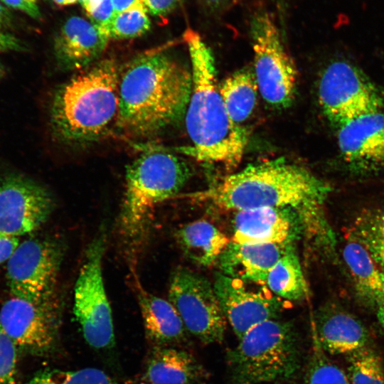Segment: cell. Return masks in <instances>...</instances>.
Instances as JSON below:
<instances>
[{"label":"cell","instance_id":"1","mask_svg":"<svg viewBox=\"0 0 384 384\" xmlns=\"http://www.w3.org/2000/svg\"><path fill=\"white\" fill-rule=\"evenodd\" d=\"M331 191V186L307 168L279 157L249 164L189 197L225 210L292 208L299 218L302 236L325 254L336 247L324 210Z\"/></svg>","mask_w":384,"mask_h":384},{"label":"cell","instance_id":"2","mask_svg":"<svg viewBox=\"0 0 384 384\" xmlns=\"http://www.w3.org/2000/svg\"><path fill=\"white\" fill-rule=\"evenodd\" d=\"M191 71L159 50L140 54L119 73L117 126L138 137L156 134L186 111Z\"/></svg>","mask_w":384,"mask_h":384},{"label":"cell","instance_id":"3","mask_svg":"<svg viewBox=\"0 0 384 384\" xmlns=\"http://www.w3.org/2000/svg\"><path fill=\"white\" fill-rule=\"evenodd\" d=\"M191 63L192 87L186 126L200 162L220 164L228 170L240 163L248 143V132L230 117L220 93L215 60L210 48L191 28L183 33Z\"/></svg>","mask_w":384,"mask_h":384},{"label":"cell","instance_id":"4","mask_svg":"<svg viewBox=\"0 0 384 384\" xmlns=\"http://www.w3.org/2000/svg\"><path fill=\"white\" fill-rule=\"evenodd\" d=\"M119 79L116 62L107 58L60 85L50 108L55 137L64 142L85 144L105 135L117 122Z\"/></svg>","mask_w":384,"mask_h":384},{"label":"cell","instance_id":"5","mask_svg":"<svg viewBox=\"0 0 384 384\" xmlns=\"http://www.w3.org/2000/svg\"><path fill=\"white\" fill-rule=\"evenodd\" d=\"M192 174L183 159L164 151L144 153L127 166L119 229L128 248L139 247L155 207L177 195Z\"/></svg>","mask_w":384,"mask_h":384},{"label":"cell","instance_id":"6","mask_svg":"<svg viewBox=\"0 0 384 384\" xmlns=\"http://www.w3.org/2000/svg\"><path fill=\"white\" fill-rule=\"evenodd\" d=\"M228 353L236 384H259L288 380L300 368L299 338L292 324L277 319L247 331Z\"/></svg>","mask_w":384,"mask_h":384},{"label":"cell","instance_id":"7","mask_svg":"<svg viewBox=\"0 0 384 384\" xmlns=\"http://www.w3.org/2000/svg\"><path fill=\"white\" fill-rule=\"evenodd\" d=\"M106 235L90 243L74 288L73 314L87 343L97 350L115 344L112 309L105 287L102 259Z\"/></svg>","mask_w":384,"mask_h":384},{"label":"cell","instance_id":"8","mask_svg":"<svg viewBox=\"0 0 384 384\" xmlns=\"http://www.w3.org/2000/svg\"><path fill=\"white\" fill-rule=\"evenodd\" d=\"M250 34L261 96L274 108L288 107L296 95L298 73L277 26L269 14H260L251 21Z\"/></svg>","mask_w":384,"mask_h":384},{"label":"cell","instance_id":"9","mask_svg":"<svg viewBox=\"0 0 384 384\" xmlns=\"http://www.w3.org/2000/svg\"><path fill=\"white\" fill-rule=\"evenodd\" d=\"M318 98L324 114L338 128L384 108V98L377 87L346 60L334 61L324 69L319 82Z\"/></svg>","mask_w":384,"mask_h":384},{"label":"cell","instance_id":"10","mask_svg":"<svg viewBox=\"0 0 384 384\" xmlns=\"http://www.w3.org/2000/svg\"><path fill=\"white\" fill-rule=\"evenodd\" d=\"M169 301L178 313L187 331L206 344L220 343L227 320L213 285L203 275L179 267L171 275Z\"/></svg>","mask_w":384,"mask_h":384},{"label":"cell","instance_id":"11","mask_svg":"<svg viewBox=\"0 0 384 384\" xmlns=\"http://www.w3.org/2000/svg\"><path fill=\"white\" fill-rule=\"evenodd\" d=\"M62 259V248L53 240L29 238L20 242L6 265L11 294L35 302L55 300Z\"/></svg>","mask_w":384,"mask_h":384},{"label":"cell","instance_id":"12","mask_svg":"<svg viewBox=\"0 0 384 384\" xmlns=\"http://www.w3.org/2000/svg\"><path fill=\"white\" fill-rule=\"evenodd\" d=\"M0 325L23 353L48 356L59 348L61 309L56 299L35 302L13 297L0 309Z\"/></svg>","mask_w":384,"mask_h":384},{"label":"cell","instance_id":"13","mask_svg":"<svg viewBox=\"0 0 384 384\" xmlns=\"http://www.w3.org/2000/svg\"><path fill=\"white\" fill-rule=\"evenodd\" d=\"M54 201L49 191L21 174L0 181V233L18 237L39 228L49 218Z\"/></svg>","mask_w":384,"mask_h":384},{"label":"cell","instance_id":"14","mask_svg":"<svg viewBox=\"0 0 384 384\" xmlns=\"http://www.w3.org/2000/svg\"><path fill=\"white\" fill-rule=\"evenodd\" d=\"M213 288L227 322L240 339L255 325L274 319L284 309L282 299L267 291L253 290L247 282L218 272Z\"/></svg>","mask_w":384,"mask_h":384},{"label":"cell","instance_id":"15","mask_svg":"<svg viewBox=\"0 0 384 384\" xmlns=\"http://www.w3.org/2000/svg\"><path fill=\"white\" fill-rule=\"evenodd\" d=\"M338 129L339 153L351 171H384V108L353 119Z\"/></svg>","mask_w":384,"mask_h":384},{"label":"cell","instance_id":"16","mask_svg":"<svg viewBox=\"0 0 384 384\" xmlns=\"http://www.w3.org/2000/svg\"><path fill=\"white\" fill-rule=\"evenodd\" d=\"M232 242L294 244L302 236L297 213L289 208L264 207L235 211Z\"/></svg>","mask_w":384,"mask_h":384},{"label":"cell","instance_id":"17","mask_svg":"<svg viewBox=\"0 0 384 384\" xmlns=\"http://www.w3.org/2000/svg\"><path fill=\"white\" fill-rule=\"evenodd\" d=\"M110 36L90 21L69 18L54 39V55L59 68L65 71L87 68L105 50Z\"/></svg>","mask_w":384,"mask_h":384},{"label":"cell","instance_id":"18","mask_svg":"<svg viewBox=\"0 0 384 384\" xmlns=\"http://www.w3.org/2000/svg\"><path fill=\"white\" fill-rule=\"evenodd\" d=\"M313 327L326 353L348 356L367 346L368 333L366 326L356 316L337 305L321 307Z\"/></svg>","mask_w":384,"mask_h":384},{"label":"cell","instance_id":"19","mask_svg":"<svg viewBox=\"0 0 384 384\" xmlns=\"http://www.w3.org/2000/svg\"><path fill=\"white\" fill-rule=\"evenodd\" d=\"M291 245L230 240L218 260L220 272L247 283L265 284L269 272Z\"/></svg>","mask_w":384,"mask_h":384},{"label":"cell","instance_id":"20","mask_svg":"<svg viewBox=\"0 0 384 384\" xmlns=\"http://www.w3.org/2000/svg\"><path fill=\"white\" fill-rule=\"evenodd\" d=\"M207 372L198 360L175 346H152L139 378L131 384H202Z\"/></svg>","mask_w":384,"mask_h":384},{"label":"cell","instance_id":"21","mask_svg":"<svg viewBox=\"0 0 384 384\" xmlns=\"http://www.w3.org/2000/svg\"><path fill=\"white\" fill-rule=\"evenodd\" d=\"M346 236L342 255L356 297L363 305L376 309L384 300V271L350 231Z\"/></svg>","mask_w":384,"mask_h":384},{"label":"cell","instance_id":"22","mask_svg":"<svg viewBox=\"0 0 384 384\" xmlns=\"http://www.w3.org/2000/svg\"><path fill=\"white\" fill-rule=\"evenodd\" d=\"M137 298L146 339L152 346H175L183 341L187 331L173 304L140 287Z\"/></svg>","mask_w":384,"mask_h":384},{"label":"cell","instance_id":"23","mask_svg":"<svg viewBox=\"0 0 384 384\" xmlns=\"http://www.w3.org/2000/svg\"><path fill=\"white\" fill-rule=\"evenodd\" d=\"M174 235L185 256L201 267H208L218 262L230 242L223 232L205 220L184 225Z\"/></svg>","mask_w":384,"mask_h":384},{"label":"cell","instance_id":"24","mask_svg":"<svg viewBox=\"0 0 384 384\" xmlns=\"http://www.w3.org/2000/svg\"><path fill=\"white\" fill-rule=\"evenodd\" d=\"M219 90L230 119L240 125L257 104L259 88L255 73L246 68L235 71L222 82Z\"/></svg>","mask_w":384,"mask_h":384},{"label":"cell","instance_id":"25","mask_svg":"<svg viewBox=\"0 0 384 384\" xmlns=\"http://www.w3.org/2000/svg\"><path fill=\"white\" fill-rule=\"evenodd\" d=\"M265 284L280 299L298 302L307 297L308 286L294 244L270 270Z\"/></svg>","mask_w":384,"mask_h":384},{"label":"cell","instance_id":"26","mask_svg":"<svg viewBox=\"0 0 384 384\" xmlns=\"http://www.w3.org/2000/svg\"><path fill=\"white\" fill-rule=\"evenodd\" d=\"M350 232L384 271V206L362 212L356 217Z\"/></svg>","mask_w":384,"mask_h":384},{"label":"cell","instance_id":"27","mask_svg":"<svg viewBox=\"0 0 384 384\" xmlns=\"http://www.w3.org/2000/svg\"><path fill=\"white\" fill-rule=\"evenodd\" d=\"M23 384H131L123 383L94 368L75 370L46 368L37 372Z\"/></svg>","mask_w":384,"mask_h":384},{"label":"cell","instance_id":"28","mask_svg":"<svg viewBox=\"0 0 384 384\" xmlns=\"http://www.w3.org/2000/svg\"><path fill=\"white\" fill-rule=\"evenodd\" d=\"M348 377L351 384H384V369L378 353L371 348L348 355Z\"/></svg>","mask_w":384,"mask_h":384},{"label":"cell","instance_id":"29","mask_svg":"<svg viewBox=\"0 0 384 384\" xmlns=\"http://www.w3.org/2000/svg\"><path fill=\"white\" fill-rule=\"evenodd\" d=\"M144 4L137 0L127 9L115 14L110 28V37L130 39L145 34L151 22Z\"/></svg>","mask_w":384,"mask_h":384},{"label":"cell","instance_id":"30","mask_svg":"<svg viewBox=\"0 0 384 384\" xmlns=\"http://www.w3.org/2000/svg\"><path fill=\"white\" fill-rule=\"evenodd\" d=\"M306 380L307 384H351L348 375L327 357L314 331Z\"/></svg>","mask_w":384,"mask_h":384},{"label":"cell","instance_id":"31","mask_svg":"<svg viewBox=\"0 0 384 384\" xmlns=\"http://www.w3.org/2000/svg\"><path fill=\"white\" fill-rule=\"evenodd\" d=\"M18 347L0 325V384H16Z\"/></svg>","mask_w":384,"mask_h":384},{"label":"cell","instance_id":"32","mask_svg":"<svg viewBox=\"0 0 384 384\" xmlns=\"http://www.w3.org/2000/svg\"><path fill=\"white\" fill-rule=\"evenodd\" d=\"M82 6L90 18V21L110 36V26L115 16L112 1L91 0Z\"/></svg>","mask_w":384,"mask_h":384},{"label":"cell","instance_id":"33","mask_svg":"<svg viewBox=\"0 0 384 384\" xmlns=\"http://www.w3.org/2000/svg\"><path fill=\"white\" fill-rule=\"evenodd\" d=\"M151 15L163 17L176 8L180 0H139Z\"/></svg>","mask_w":384,"mask_h":384},{"label":"cell","instance_id":"34","mask_svg":"<svg viewBox=\"0 0 384 384\" xmlns=\"http://www.w3.org/2000/svg\"><path fill=\"white\" fill-rule=\"evenodd\" d=\"M7 6L21 11L29 16L38 19L41 17L36 0H0Z\"/></svg>","mask_w":384,"mask_h":384},{"label":"cell","instance_id":"35","mask_svg":"<svg viewBox=\"0 0 384 384\" xmlns=\"http://www.w3.org/2000/svg\"><path fill=\"white\" fill-rule=\"evenodd\" d=\"M19 243L18 237L0 233V264L11 258Z\"/></svg>","mask_w":384,"mask_h":384},{"label":"cell","instance_id":"36","mask_svg":"<svg viewBox=\"0 0 384 384\" xmlns=\"http://www.w3.org/2000/svg\"><path fill=\"white\" fill-rule=\"evenodd\" d=\"M25 50V45L19 38L9 33L0 31V52H20Z\"/></svg>","mask_w":384,"mask_h":384},{"label":"cell","instance_id":"37","mask_svg":"<svg viewBox=\"0 0 384 384\" xmlns=\"http://www.w3.org/2000/svg\"><path fill=\"white\" fill-rule=\"evenodd\" d=\"M204 6L210 11L223 10L234 1V0H201Z\"/></svg>","mask_w":384,"mask_h":384},{"label":"cell","instance_id":"38","mask_svg":"<svg viewBox=\"0 0 384 384\" xmlns=\"http://www.w3.org/2000/svg\"><path fill=\"white\" fill-rule=\"evenodd\" d=\"M11 22L10 12L0 3V31L8 27Z\"/></svg>","mask_w":384,"mask_h":384},{"label":"cell","instance_id":"39","mask_svg":"<svg viewBox=\"0 0 384 384\" xmlns=\"http://www.w3.org/2000/svg\"><path fill=\"white\" fill-rule=\"evenodd\" d=\"M115 14L121 12L127 8H129L131 5H132L134 3H135L137 0H112Z\"/></svg>","mask_w":384,"mask_h":384},{"label":"cell","instance_id":"40","mask_svg":"<svg viewBox=\"0 0 384 384\" xmlns=\"http://www.w3.org/2000/svg\"><path fill=\"white\" fill-rule=\"evenodd\" d=\"M376 316L378 324L384 332V300L376 308Z\"/></svg>","mask_w":384,"mask_h":384},{"label":"cell","instance_id":"41","mask_svg":"<svg viewBox=\"0 0 384 384\" xmlns=\"http://www.w3.org/2000/svg\"><path fill=\"white\" fill-rule=\"evenodd\" d=\"M55 4L59 5V6H68L72 5L78 1H80V0H53Z\"/></svg>","mask_w":384,"mask_h":384},{"label":"cell","instance_id":"42","mask_svg":"<svg viewBox=\"0 0 384 384\" xmlns=\"http://www.w3.org/2000/svg\"><path fill=\"white\" fill-rule=\"evenodd\" d=\"M5 73V69L4 65L0 63V79L4 76Z\"/></svg>","mask_w":384,"mask_h":384},{"label":"cell","instance_id":"43","mask_svg":"<svg viewBox=\"0 0 384 384\" xmlns=\"http://www.w3.org/2000/svg\"><path fill=\"white\" fill-rule=\"evenodd\" d=\"M91 0H80V2L82 4V5H84L85 4L87 3Z\"/></svg>","mask_w":384,"mask_h":384}]
</instances>
